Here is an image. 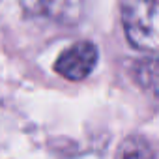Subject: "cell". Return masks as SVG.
Returning <instances> with one entry per match:
<instances>
[{
	"mask_svg": "<svg viewBox=\"0 0 159 159\" xmlns=\"http://www.w3.org/2000/svg\"><path fill=\"white\" fill-rule=\"evenodd\" d=\"M122 25L127 41L159 54V0H122Z\"/></svg>",
	"mask_w": 159,
	"mask_h": 159,
	"instance_id": "cell-1",
	"label": "cell"
},
{
	"mask_svg": "<svg viewBox=\"0 0 159 159\" xmlns=\"http://www.w3.org/2000/svg\"><path fill=\"white\" fill-rule=\"evenodd\" d=\"M96 64H98L96 45L90 41H79L58 56L54 71L64 79H69V81H83L84 77H88L94 71Z\"/></svg>",
	"mask_w": 159,
	"mask_h": 159,
	"instance_id": "cell-2",
	"label": "cell"
},
{
	"mask_svg": "<svg viewBox=\"0 0 159 159\" xmlns=\"http://www.w3.org/2000/svg\"><path fill=\"white\" fill-rule=\"evenodd\" d=\"M133 75L137 79V83L146 92L159 98V60H140V62H137Z\"/></svg>",
	"mask_w": 159,
	"mask_h": 159,
	"instance_id": "cell-3",
	"label": "cell"
},
{
	"mask_svg": "<svg viewBox=\"0 0 159 159\" xmlns=\"http://www.w3.org/2000/svg\"><path fill=\"white\" fill-rule=\"evenodd\" d=\"M118 159H152L150 153L142 148V146H133L129 144V148H124Z\"/></svg>",
	"mask_w": 159,
	"mask_h": 159,
	"instance_id": "cell-4",
	"label": "cell"
}]
</instances>
